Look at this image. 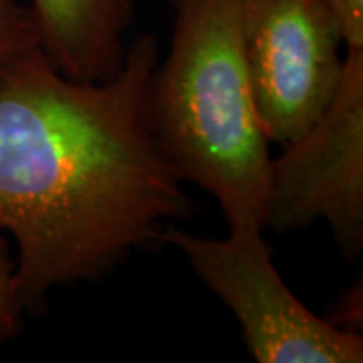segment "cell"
I'll list each match as a JSON object with an SVG mask.
<instances>
[{
  "label": "cell",
  "instance_id": "1",
  "mask_svg": "<svg viewBox=\"0 0 363 363\" xmlns=\"http://www.w3.org/2000/svg\"><path fill=\"white\" fill-rule=\"evenodd\" d=\"M157 40L143 33L104 83L69 79L30 47L0 73V233L16 240L25 315L57 286L97 283L192 216L157 150L147 93Z\"/></svg>",
  "mask_w": 363,
  "mask_h": 363
},
{
  "label": "cell",
  "instance_id": "2",
  "mask_svg": "<svg viewBox=\"0 0 363 363\" xmlns=\"http://www.w3.org/2000/svg\"><path fill=\"white\" fill-rule=\"evenodd\" d=\"M166 61L147 93L157 150L182 182L216 198L226 226L264 230L271 140L248 71L242 0H168Z\"/></svg>",
  "mask_w": 363,
  "mask_h": 363
},
{
  "label": "cell",
  "instance_id": "3",
  "mask_svg": "<svg viewBox=\"0 0 363 363\" xmlns=\"http://www.w3.org/2000/svg\"><path fill=\"white\" fill-rule=\"evenodd\" d=\"M160 242L224 301L259 363H362V333L343 331L303 305L279 274L262 230L238 224L226 238H204L168 224Z\"/></svg>",
  "mask_w": 363,
  "mask_h": 363
},
{
  "label": "cell",
  "instance_id": "4",
  "mask_svg": "<svg viewBox=\"0 0 363 363\" xmlns=\"http://www.w3.org/2000/svg\"><path fill=\"white\" fill-rule=\"evenodd\" d=\"M329 224L345 260L363 248V47L345 49L339 87L321 117L271 157L264 228Z\"/></svg>",
  "mask_w": 363,
  "mask_h": 363
},
{
  "label": "cell",
  "instance_id": "5",
  "mask_svg": "<svg viewBox=\"0 0 363 363\" xmlns=\"http://www.w3.org/2000/svg\"><path fill=\"white\" fill-rule=\"evenodd\" d=\"M242 25L260 123L283 145L331 104L345 43L325 0H242Z\"/></svg>",
  "mask_w": 363,
  "mask_h": 363
},
{
  "label": "cell",
  "instance_id": "6",
  "mask_svg": "<svg viewBox=\"0 0 363 363\" xmlns=\"http://www.w3.org/2000/svg\"><path fill=\"white\" fill-rule=\"evenodd\" d=\"M40 51L69 79L104 83L125 59L135 0H30Z\"/></svg>",
  "mask_w": 363,
  "mask_h": 363
},
{
  "label": "cell",
  "instance_id": "7",
  "mask_svg": "<svg viewBox=\"0 0 363 363\" xmlns=\"http://www.w3.org/2000/svg\"><path fill=\"white\" fill-rule=\"evenodd\" d=\"M39 43V28L28 4L0 0V73L13 59Z\"/></svg>",
  "mask_w": 363,
  "mask_h": 363
},
{
  "label": "cell",
  "instance_id": "8",
  "mask_svg": "<svg viewBox=\"0 0 363 363\" xmlns=\"http://www.w3.org/2000/svg\"><path fill=\"white\" fill-rule=\"evenodd\" d=\"M14 271L13 252L0 233V347L18 337L25 323V309L18 298Z\"/></svg>",
  "mask_w": 363,
  "mask_h": 363
},
{
  "label": "cell",
  "instance_id": "9",
  "mask_svg": "<svg viewBox=\"0 0 363 363\" xmlns=\"http://www.w3.org/2000/svg\"><path fill=\"white\" fill-rule=\"evenodd\" d=\"M347 47H363V0H325Z\"/></svg>",
  "mask_w": 363,
  "mask_h": 363
},
{
  "label": "cell",
  "instance_id": "10",
  "mask_svg": "<svg viewBox=\"0 0 363 363\" xmlns=\"http://www.w3.org/2000/svg\"><path fill=\"white\" fill-rule=\"evenodd\" d=\"M331 325H335L343 331H353V333H362L363 323V293H362V279L357 281V285L347 289L341 297H339L335 309L331 311L329 319Z\"/></svg>",
  "mask_w": 363,
  "mask_h": 363
}]
</instances>
